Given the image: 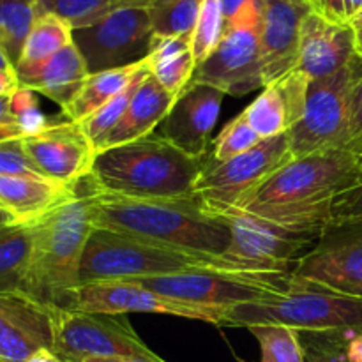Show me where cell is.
Here are the masks:
<instances>
[{"label": "cell", "mask_w": 362, "mask_h": 362, "mask_svg": "<svg viewBox=\"0 0 362 362\" xmlns=\"http://www.w3.org/2000/svg\"><path fill=\"white\" fill-rule=\"evenodd\" d=\"M362 151L324 148L293 158L269 179L244 211L300 232L322 233L332 221V204L357 182Z\"/></svg>", "instance_id": "obj_1"}, {"label": "cell", "mask_w": 362, "mask_h": 362, "mask_svg": "<svg viewBox=\"0 0 362 362\" xmlns=\"http://www.w3.org/2000/svg\"><path fill=\"white\" fill-rule=\"evenodd\" d=\"M207 161L191 158L161 134L95 154L83 180L88 193L131 200H191Z\"/></svg>", "instance_id": "obj_2"}, {"label": "cell", "mask_w": 362, "mask_h": 362, "mask_svg": "<svg viewBox=\"0 0 362 362\" xmlns=\"http://www.w3.org/2000/svg\"><path fill=\"white\" fill-rule=\"evenodd\" d=\"M90 194L94 198L95 228L112 230L180 251L216 257H223L232 240L225 219L205 212L194 198L131 200Z\"/></svg>", "instance_id": "obj_3"}, {"label": "cell", "mask_w": 362, "mask_h": 362, "mask_svg": "<svg viewBox=\"0 0 362 362\" xmlns=\"http://www.w3.org/2000/svg\"><path fill=\"white\" fill-rule=\"evenodd\" d=\"M34 225V247L25 293L42 304L69 306L80 286L83 251L95 228L94 198L87 191Z\"/></svg>", "instance_id": "obj_4"}, {"label": "cell", "mask_w": 362, "mask_h": 362, "mask_svg": "<svg viewBox=\"0 0 362 362\" xmlns=\"http://www.w3.org/2000/svg\"><path fill=\"white\" fill-rule=\"evenodd\" d=\"M212 271L258 272L226 257L180 251L112 230L94 228L83 251L80 285Z\"/></svg>", "instance_id": "obj_5"}, {"label": "cell", "mask_w": 362, "mask_h": 362, "mask_svg": "<svg viewBox=\"0 0 362 362\" xmlns=\"http://www.w3.org/2000/svg\"><path fill=\"white\" fill-rule=\"evenodd\" d=\"M221 325L246 329L253 325H283L313 334H357L362 332V299L293 274L283 296L230 308Z\"/></svg>", "instance_id": "obj_6"}, {"label": "cell", "mask_w": 362, "mask_h": 362, "mask_svg": "<svg viewBox=\"0 0 362 362\" xmlns=\"http://www.w3.org/2000/svg\"><path fill=\"white\" fill-rule=\"evenodd\" d=\"M293 159L288 134L267 138L225 163L209 159L194 186V200L214 218L244 211L272 175Z\"/></svg>", "instance_id": "obj_7"}, {"label": "cell", "mask_w": 362, "mask_h": 362, "mask_svg": "<svg viewBox=\"0 0 362 362\" xmlns=\"http://www.w3.org/2000/svg\"><path fill=\"white\" fill-rule=\"evenodd\" d=\"M53 346L64 362L88 359H144L166 362L145 345L127 315L88 313L52 306Z\"/></svg>", "instance_id": "obj_8"}, {"label": "cell", "mask_w": 362, "mask_h": 362, "mask_svg": "<svg viewBox=\"0 0 362 362\" xmlns=\"http://www.w3.org/2000/svg\"><path fill=\"white\" fill-rule=\"evenodd\" d=\"M293 272H230L212 271L197 274L156 276L131 279L168 299L200 306L230 310L239 304L264 303L288 290Z\"/></svg>", "instance_id": "obj_9"}, {"label": "cell", "mask_w": 362, "mask_h": 362, "mask_svg": "<svg viewBox=\"0 0 362 362\" xmlns=\"http://www.w3.org/2000/svg\"><path fill=\"white\" fill-rule=\"evenodd\" d=\"M361 76L362 57L357 55L339 73L310 81L303 117L286 133L293 158L350 145V103Z\"/></svg>", "instance_id": "obj_10"}, {"label": "cell", "mask_w": 362, "mask_h": 362, "mask_svg": "<svg viewBox=\"0 0 362 362\" xmlns=\"http://www.w3.org/2000/svg\"><path fill=\"white\" fill-rule=\"evenodd\" d=\"M262 0L247 6L226 23L225 35L218 48L198 64L191 83H205L226 95H246L264 88L262 74Z\"/></svg>", "instance_id": "obj_11"}, {"label": "cell", "mask_w": 362, "mask_h": 362, "mask_svg": "<svg viewBox=\"0 0 362 362\" xmlns=\"http://www.w3.org/2000/svg\"><path fill=\"white\" fill-rule=\"evenodd\" d=\"M232 240L223 257L258 272H293L320 233L300 232L246 211L225 216Z\"/></svg>", "instance_id": "obj_12"}, {"label": "cell", "mask_w": 362, "mask_h": 362, "mask_svg": "<svg viewBox=\"0 0 362 362\" xmlns=\"http://www.w3.org/2000/svg\"><path fill=\"white\" fill-rule=\"evenodd\" d=\"M154 37L147 7L117 11L90 27L73 30L88 74L131 66L147 57Z\"/></svg>", "instance_id": "obj_13"}, {"label": "cell", "mask_w": 362, "mask_h": 362, "mask_svg": "<svg viewBox=\"0 0 362 362\" xmlns=\"http://www.w3.org/2000/svg\"><path fill=\"white\" fill-rule=\"evenodd\" d=\"M293 274L362 299V218L329 223Z\"/></svg>", "instance_id": "obj_14"}, {"label": "cell", "mask_w": 362, "mask_h": 362, "mask_svg": "<svg viewBox=\"0 0 362 362\" xmlns=\"http://www.w3.org/2000/svg\"><path fill=\"white\" fill-rule=\"evenodd\" d=\"M66 310L108 315H170V317L191 318V320L207 322V324L214 325H221L223 317L226 313V311L216 310V308L168 299V297H163L145 288L136 281L85 283L74 290L69 306Z\"/></svg>", "instance_id": "obj_15"}, {"label": "cell", "mask_w": 362, "mask_h": 362, "mask_svg": "<svg viewBox=\"0 0 362 362\" xmlns=\"http://www.w3.org/2000/svg\"><path fill=\"white\" fill-rule=\"evenodd\" d=\"M23 145L42 175L73 186H80L90 175L98 154L81 124L66 119L23 136Z\"/></svg>", "instance_id": "obj_16"}, {"label": "cell", "mask_w": 362, "mask_h": 362, "mask_svg": "<svg viewBox=\"0 0 362 362\" xmlns=\"http://www.w3.org/2000/svg\"><path fill=\"white\" fill-rule=\"evenodd\" d=\"M225 95L212 85L189 83L159 126L161 136L191 158L205 159Z\"/></svg>", "instance_id": "obj_17"}, {"label": "cell", "mask_w": 362, "mask_h": 362, "mask_svg": "<svg viewBox=\"0 0 362 362\" xmlns=\"http://www.w3.org/2000/svg\"><path fill=\"white\" fill-rule=\"evenodd\" d=\"M313 9L310 0H264L260 28L264 87L297 67L300 27Z\"/></svg>", "instance_id": "obj_18"}, {"label": "cell", "mask_w": 362, "mask_h": 362, "mask_svg": "<svg viewBox=\"0 0 362 362\" xmlns=\"http://www.w3.org/2000/svg\"><path fill=\"white\" fill-rule=\"evenodd\" d=\"M52 346V306L27 293H0V361L25 362Z\"/></svg>", "instance_id": "obj_19"}, {"label": "cell", "mask_w": 362, "mask_h": 362, "mask_svg": "<svg viewBox=\"0 0 362 362\" xmlns=\"http://www.w3.org/2000/svg\"><path fill=\"white\" fill-rule=\"evenodd\" d=\"M357 53L356 30L350 23L336 21L318 9L306 14L300 27L297 67L310 80L332 76L349 66Z\"/></svg>", "instance_id": "obj_20"}, {"label": "cell", "mask_w": 362, "mask_h": 362, "mask_svg": "<svg viewBox=\"0 0 362 362\" xmlns=\"http://www.w3.org/2000/svg\"><path fill=\"white\" fill-rule=\"evenodd\" d=\"M310 78L299 69L265 85L262 94L244 110L247 122L262 138L279 136L296 126L304 113Z\"/></svg>", "instance_id": "obj_21"}, {"label": "cell", "mask_w": 362, "mask_h": 362, "mask_svg": "<svg viewBox=\"0 0 362 362\" xmlns=\"http://www.w3.org/2000/svg\"><path fill=\"white\" fill-rule=\"evenodd\" d=\"M81 194L80 186L37 175H0V205L16 223H37Z\"/></svg>", "instance_id": "obj_22"}, {"label": "cell", "mask_w": 362, "mask_h": 362, "mask_svg": "<svg viewBox=\"0 0 362 362\" xmlns=\"http://www.w3.org/2000/svg\"><path fill=\"white\" fill-rule=\"evenodd\" d=\"M175 99L177 94L166 90L151 73H147L138 90L134 92L120 122L103 141L98 152L136 141L154 133L156 127L161 126L165 117L168 115Z\"/></svg>", "instance_id": "obj_23"}, {"label": "cell", "mask_w": 362, "mask_h": 362, "mask_svg": "<svg viewBox=\"0 0 362 362\" xmlns=\"http://www.w3.org/2000/svg\"><path fill=\"white\" fill-rule=\"evenodd\" d=\"M87 76V64L73 42L60 49L34 74L21 78L20 87L30 88V90L52 99L62 110L76 95Z\"/></svg>", "instance_id": "obj_24"}, {"label": "cell", "mask_w": 362, "mask_h": 362, "mask_svg": "<svg viewBox=\"0 0 362 362\" xmlns=\"http://www.w3.org/2000/svg\"><path fill=\"white\" fill-rule=\"evenodd\" d=\"M147 71L172 94L179 95L193 80L197 60L191 41L182 37L154 35L147 57Z\"/></svg>", "instance_id": "obj_25"}, {"label": "cell", "mask_w": 362, "mask_h": 362, "mask_svg": "<svg viewBox=\"0 0 362 362\" xmlns=\"http://www.w3.org/2000/svg\"><path fill=\"white\" fill-rule=\"evenodd\" d=\"M144 69H147L145 59L131 66L119 67V69L88 74L76 95L62 108V117L71 122H83L110 99L120 94Z\"/></svg>", "instance_id": "obj_26"}, {"label": "cell", "mask_w": 362, "mask_h": 362, "mask_svg": "<svg viewBox=\"0 0 362 362\" xmlns=\"http://www.w3.org/2000/svg\"><path fill=\"white\" fill-rule=\"evenodd\" d=\"M73 45V28L53 13L41 11L35 20L34 27L30 28L25 41L21 55L16 64L18 80L34 74L41 69L52 57H55L60 49Z\"/></svg>", "instance_id": "obj_27"}, {"label": "cell", "mask_w": 362, "mask_h": 362, "mask_svg": "<svg viewBox=\"0 0 362 362\" xmlns=\"http://www.w3.org/2000/svg\"><path fill=\"white\" fill-rule=\"evenodd\" d=\"M34 247V225L0 226V293H25Z\"/></svg>", "instance_id": "obj_28"}, {"label": "cell", "mask_w": 362, "mask_h": 362, "mask_svg": "<svg viewBox=\"0 0 362 362\" xmlns=\"http://www.w3.org/2000/svg\"><path fill=\"white\" fill-rule=\"evenodd\" d=\"M152 0H39V7L66 20L73 30L90 27L110 14L131 7H148Z\"/></svg>", "instance_id": "obj_29"}, {"label": "cell", "mask_w": 362, "mask_h": 362, "mask_svg": "<svg viewBox=\"0 0 362 362\" xmlns=\"http://www.w3.org/2000/svg\"><path fill=\"white\" fill-rule=\"evenodd\" d=\"M39 14V0H0V46L6 49L14 67Z\"/></svg>", "instance_id": "obj_30"}, {"label": "cell", "mask_w": 362, "mask_h": 362, "mask_svg": "<svg viewBox=\"0 0 362 362\" xmlns=\"http://www.w3.org/2000/svg\"><path fill=\"white\" fill-rule=\"evenodd\" d=\"M204 0H152L147 11L154 35L191 41Z\"/></svg>", "instance_id": "obj_31"}, {"label": "cell", "mask_w": 362, "mask_h": 362, "mask_svg": "<svg viewBox=\"0 0 362 362\" xmlns=\"http://www.w3.org/2000/svg\"><path fill=\"white\" fill-rule=\"evenodd\" d=\"M250 332L260 345V362H306L300 332L296 329L283 325H253Z\"/></svg>", "instance_id": "obj_32"}, {"label": "cell", "mask_w": 362, "mask_h": 362, "mask_svg": "<svg viewBox=\"0 0 362 362\" xmlns=\"http://www.w3.org/2000/svg\"><path fill=\"white\" fill-rule=\"evenodd\" d=\"M147 69L141 71V73L138 74L122 92H120V94H117L115 98L110 99V101L106 103V105H103L98 112L92 113L88 119L83 120V122H80L85 134H87L88 140L92 141V145H94L95 152L99 151L103 141L108 138V134L112 133L117 127V124L120 122V119H122L124 113H126L127 106H129L131 99H133L134 92L138 90V87H140V83L144 81V78L147 76Z\"/></svg>", "instance_id": "obj_33"}, {"label": "cell", "mask_w": 362, "mask_h": 362, "mask_svg": "<svg viewBox=\"0 0 362 362\" xmlns=\"http://www.w3.org/2000/svg\"><path fill=\"white\" fill-rule=\"evenodd\" d=\"M226 30L225 14H223L219 0H204L197 27L191 35V49L198 64L204 62L221 42Z\"/></svg>", "instance_id": "obj_34"}, {"label": "cell", "mask_w": 362, "mask_h": 362, "mask_svg": "<svg viewBox=\"0 0 362 362\" xmlns=\"http://www.w3.org/2000/svg\"><path fill=\"white\" fill-rule=\"evenodd\" d=\"M262 138L253 131V127L247 122L244 112L233 117L228 124L221 129L214 141H212V156L211 161L214 163H225L230 159L237 158V156L244 154L255 145H258Z\"/></svg>", "instance_id": "obj_35"}, {"label": "cell", "mask_w": 362, "mask_h": 362, "mask_svg": "<svg viewBox=\"0 0 362 362\" xmlns=\"http://www.w3.org/2000/svg\"><path fill=\"white\" fill-rule=\"evenodd\" d=\"M11 112L16 119L21 136H32L52 126V120L39 108L37 92L20 87L11 95Z\"/></svg>", "instance_id": "obj_36"}, {"label": "cell", "mask_w": 362, "mask_h": 362, "mask_svg": "<svg viewBox=\"0 0 362 362\" xmlns=\"http://www.w3.org/2000/svg\"><path fill=\"white\" fill-rule=\"evenodd\" d=\"M354 334H313L300 332L306 362H350L346 341Z\"/></svg>", "instance_id": "obj_37"}, {"label": "cell", "mask_w": 362, "mask_h": 362, "mask_svg": "<svg viewBox=\"0 0 362 362\" xmlns=\"http://www.w3.org/2000/svg\"><path fill=\"white\" fill-rule=\"evenodd\" d=\"M0 175H37L45 177L35 166L27 148L23 136H14L0 140Z\"/></svg>", "instance_id": "obj_38"}, {"label": "cell", "mask_w": 362, "mask_h": 362, "mask_svg": "<svg viewBox=\"0 0 362 362\" xmlns=\"http://www.w3.org/2000/svg\"><path fill=\"white\" fill-rule=\"evenodd\" d=\"M362 218V170L357 182L332 204V221Z\"/></svg>", "instance_id": "obj_39"}, {"label": "cell", "mask_w": 362, "mask_h": 362, "mask_svg": "<svg viewBox=\"0 0 362 362\" xmlns=\"http://www.w3.org/2000/svg\"><path fill=\"white\" fill-rule=\"evenodd\" d=\"M315 9L332 20L350 23V20L362 11V0H318Z\"/></svg>", "instance_id": "obj_40"}, {"label": "cell", "mask_w": 362, "mask_h": 362, "mask_svg": "<svg viewBox=\"0 0 362 362\" xmlns=\"http://www.w3.org/2000/svg\"><path fill=\"white\" fill-rule=\"evenodd\" d=\"M350 145L362 151V76L357 80L350 103Z\"/></svg>", "instance_id": "obj_41"}, {"label": "cell", "mask_w": 362, "mask_h": 362, "mask_svg": "<svg viewBox=\"0 0 362 362\" xmlns=\"http://www.w3.org/2000/svg\"><path fill=\"white\" fill-rule=\"evenodd\" d=\"M219 2H221L225 21L228 23V21L233 20L240 11L246 9L247 6H253V4H260L262 0H219Z\"/></svg>", "instance_id": "obj_42"}, {"label": "cell", "mask_w": 362, "mask_h": 362, "mask_svg": "<svg viewBox=\"0 0 362 362\" xmlns=\"http://www.w3.org/2000/svg\"><path fill=\"white\" fill-rule=\"evenodd\" d=\"M0 127H13V129H18L16 119H14L13 112H11V95H0Z\"/></svg>", "instance_id": "obj_43"}, {"label": "cell", "mask_w": 362, "mask_h": 362, "mask_svg": "<svg viewBox=\"0 0 362 362\" xmlns=\"http://www.w3.org/2000/svg\"><path fill=\"white\" fill-rule=\"evenodd\" d=\"M20 88V80L16 73L0 71V95H13Z\"/></svg>", "instance_id": "obj_44"}, {"label": "cell", "mask_w": 362, "mask_h": 362, "mask_svg": "<svg viewBox=\"0 0 362 362\" xmlns=\"http://www.w3.org/2000/svg\"><path fill=\"white\" fill-rule=\"evenodd\" d=\"M346 357L350 362H362V332L350 336L346 341Z\"/></svg>", "instance_id": "obj_45"}, {"label": "cell", "mask_w": 362, "mask_h": 362, "mask_svg": "<svg viewBox=\"0 0 362 362\" xmlns=\"http://www.w3.org/2000/svg\"><path fill=\"white\" fill-rule=\"evenodd\" d=\"M25 362H64L57 354H53L49 349H42L39 352H35L34 356L28 357Z\"/></svg>", "instance_id": "obj_46"}, {"label": "cell", "mask_w": 362, "mask_h": 362, "mask_svg": "<svg viewBox=\"0 0 362 362\" xmlns=\"http://www.w3.org/2000/svg\"><path fill=\"white\" fill-rule=\"evenodd\" d=\"M0 71H9V73H16V67H14L13 60L9 59V55L6 53V49L0 46Z\"/></svg>", "instance_id": "obj_47"}, {"label": "cell", "mask_w": 362, "mask_h": 362, "mask_svg": "<svg viewBox=\"0 0 362 362\" xmlns=\"http://www.w3.org/2000/svg\"><path fill=\"white\" fill-rule=\"evenodd\" d=\"M13 223H16V219L13 218V214H11L9 211H6V209L0 205V226L13 225Z\"/></svg>", "instance_id": "obj_48"}, {"label": "cell", "mask_w": 362, "mask_h": 362, "mask_svg": "<svg viewBox=\"0 0 362 362\" xmlns=\"http://www.w3.org/2000/svg\"><path fill=\"white\" fill-rule=\"evenodd\" d=\"M21 136L20 131L13 129V127H0V140H6V138H14Z\"/></svg>", "instance_id": "obj_49"}, {"label": "cell", "mask_w": 362, "mask_h": 362, "mask_svg": "<svg viewBox=\"0 0 362 362\" xmlns=\"http://www.w3.org/2000/svg\"><path fill=\"white\" fill-rule=\"evenodd\" d=\"M356 30V42H357V53L362 57V25L359 27H354Z\"/></svg>", "instance_id": "obj_50"}, {"label": "cell", "mask_w": 362, "mask_h": 362, "mask_svg": "<svg viewBox=\"0 0 362 362\" xmlns=\"http://www.w3.org/2000/svg\"><path fill=\"white\" fill-rule=\"evenodd\" d=\"M85 362H152V361H144V359H88Z\"/></svg>", "instance_id": "obj_51"}, {"label": "cell", "mask_w": 362, "mask_h": 362, "mask_svg": "<svg viewBox=\"0 0 362 362\" xmlns=\"http://www.w3.org/2000/svg\"><path fill=\"white\" fill-rule=\"evenodd\" d=\"M350 25H352V27H359V25H362V11L350 20Z\"/></svg>", "instance_id": "obj_52"}, {"label": "cell", "mask_w": 362, "mask_h": 362, "mask_svg": "<svg viewBox=\"0 0 362 362\" xmlns=\"http://www.w3.org/2000/svg\"><path fill=\"white\" fill-rule=\"evenodd\" d=\"M317 2H318V0H311V4H313L315 7H317Z\"/></svg>", "instance_id": "obj_53"}, {"label": "cell", "mask_w": 362, "mask_h": 362, "mask_svg": "<svg viewBox=\"0 0 362 362\" xmlns=\"http://www.w3.org/2000/svg\"><path fill=\"white\" fill-rule=\"evenodd\" d=\"M310 2H311V0H310Z\"/></svg>", "instance_id": "obj_54"}, {"label": "cell", "mask_w": 362, "mask_h": 362, "mask_svg": "<svg viewBox=\"0 0 362 362\" xmlns=\"http://www.w3.org/2000/svg\"><path fill=\"white\" fill-rule=\"evenodd\" d=\"M0 362H2V361H0Z\"/></svg>", "instance_id": "obj_55"}]
</instances>
